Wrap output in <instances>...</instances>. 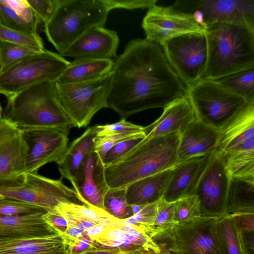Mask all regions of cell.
Instances as JSON below:
<instances>
[{"label":"cell","instance_id":"obj_51","mask_svg":"<svg viewBox=\"0 0 254 254\" xmlns=\"http://www.w3.org/2000/svg\"><path fill=\"white\" fill-rule=\"evenodd\" d=\"M153 240L159 246L160 251L159 254H175L170 247L169 239L165 236H157Z\"/></svg>","mask_w":254,"mask_h":254},{"label":"cell","instance_id":"obj_37","mask_svg":"<svg viewBox=\"0 0 254 254\" xmlns=\"http://www.w3.org/2000/svg\"><path fill=\"white\" fill-rule=\"evenodd\" d=\"M175 205L176 201L168 202L163 198L158 201L157 214L154 225L147 232L151 237L164 232L177 224L174 221Z\"/></svg>","mask_w":254,"mask_h":254},{"label":"cell","instance_id":"obj_55","mask_svg":"<svg viewBox=\"0 0 254 254\" xmlns=\"http://www.w3.org/2000/svg\"><path fill=\"white\" fill-rule=\"evenodd\" d=\"M246 24L248 26V27L250 29L254 37V25H253V24H251L250 23H246Z\"/></svg>","mask_w":254,"mask_h":254},{"label":"cell","instance_id":"obj_1","mask_svg":"<svg viewBox=\"0 0 254 254\" xmlns=\"http://www.w3.org/2000/svg\"><path fill=\"white\" fill-rule=\"evenodd\" d=\"M107 106L121 119L149 109H164L187 96L161 45L146 38L130 41L114 61Z\"/></svg>","mask_w":254,"mask_h":254},{"label":"cell","instance_id":"obj_23","mask_svg":"<svg viewBox=\"0 0 254 254\" xmlns=\"http://www.w3.org/2000/svg\"><path fill=\"white\" fill-rule=\"evenodd\" d=\"M215 152L219 155L254 136V100L247 101L219 130Z\"/></svg>","mask_w":254,"mask_h":254},{"label":"cell","instance_id":"obj_20","mask_svg":"<svg viewBox=\"0 0 254 254\" xmlns=\"http://www.w3.org/2000/svg\"><path fill=\"white\" fill-rule=\"evenodd\" d=\"M214 152L195 156L177 163L172 168V176L163 198L168 202H175L186 196L195 194L200 178Z\"/></svg>","mask_w":254,"mask_h":254},{"label":"cell","instance_id":"obj_9","mask_svg":"<svg viewBox=\"0 0 254 254\" xmlns=\"http://www.w3.org/2000/svg\"><path fill=\"white\" fill-rule=\"evenodd\" d=\"M167 8L193 20L206 31L217 22L254 25V0H179Z\"/></svg>","mask_w":254,"mask_h":254},{"label":"cell","instance_id":"obj_28","mask_svg":"<svg viewBox=\"0 0 254 254\" xmlns=\"http://www.w3.org/2000/svg\"><path fill=\"white\" fill-rule=\"evenodd\" d=\"M219 155L231 180L248 182L254 178V136Z\"/></svg>","mask_w":254,"mask_h":254},{"label":"cell","instance_id":"obj_45","mask_svg":"<svg viewBox=\"0 0 254 254\" xmlns=\"http://www.w3.org/2000/svg\"><path fill=\"white\" fill-rule=\"evenodd\" d=\"M109 9L124 8L134 9L150 8L156 5V0H105Z\"/></svg>","mask_w":254,"mask_h":254},{"label":"cell","instance_id":"obj_26","mask_svg":"<svg viewBox=\"0 0 254 254\" xmlns=\"http://www.w3.org/2000/svg\"><path fill=\"white\" fill-rule=\"evenodd\" d=\"M55 209L65 219L68 225L86 233L94 226L111 225L119 220L104 209L86 204L61 202Z\"/></svg>","mask_w":254,"mask_h":254},{"label":"cell","instance_id":"obj_49","mask_svg":"<svg viewBox=\"0 0 254 254\" xmlns=\"http://www.w3.org/2000/svg\"><path fill=\"white\" fill-rule=\"evenodd\" d=\"M95 241L84 239L75 242L70 245L69 254H82L96 248L94 246Z\"/></svg>","mask_w":254,"mask_h":254},{"label":"cell","instance_id":"obj_52","mask_svg":"<svg viewBox=\"0 0 254 254\" xmlns=\"http://www.w3.org/2000/svg\"><path fill=\"white\" fill-rule=\"evenodd\" d=\"M0 254H9L0 253ZM25 254H69V247L67 244L54 249L40 252L38 253Z\"/></svg>","mask_w":254,"mask_h":254},{"label":"cell","instance_id":"obj_32","mask_svg":"<svg viewBox=\"0 0 254 254\" xmlns=\"http://www.w3.org/2000/svg\"><path fill=\"white\" fill-rule=\"evenodd\" d=\"M217 231L224 254H245L241 233L230 214L218 219Z\"/></svg>","mask_w":254,"mask_h":254},{"label":"cell","instance_id":"obj_31","mask_svg":"<svg viewBox=\"0 0 254 254\" xmlns=\"http://www.w3.org/2000/svg\"><path fill=\"white\" fill-rule=\"evenodd\" d=\"M66 244L62 235L0 240V253L25 254L48 251Z\"/></svg>","mask_w":254,"mask_h":254},{"label":"cell","instance_id":"obj_10","mask_svg":"<svg viewBox=\"0 0 254 254\" xmlns=\"http://www.w3.org/2000/svg\"><path fill=\"white\" fill-rule=\"evenodd\" d=\"M161 46L170 64L187 87L202 78L208 58L205 33L181 34L166 40Z\"/></svg>","mask_w":254,"mask_h":254},{"label":"cell","instance_id":"obj_16","mask_svg":"<svg viewBox=\"0 0 254 254\" xmlns=\"http://www.w3.org/2000/svg\"><path fill=\"white\" fill-rule=\"evenodd\" d=\"M94 246L97 249L121 254L160 251L159 246L144 228L121 220L107 227L95 240Z\"/></svg>","mask_w":254,"mask_h":254},{"label":"cell","instance_id":"obj_47","mask_svg":"<svg viewBox=\"0 0 254 254\" xmlns=\"http://www.w3.org/2000/svg\"><path fill=\"white\" fill-rule=\"evenodd\" d=\"M43 217L45 221L59 234L63 235L66 231L68 223L56 209L47 212Z\"/></svg>","mask_w":254,"mask_h":254},{"label":"cell","instance_id":"obj_24","mask_svg":"<svg viewBox=\"0 0 254 254\" xmlns=\"http://www.w3.org/2000/svg\"><path fill=\"white\" fill-rule=\"evenodd\" d=\"M44 214L37 213L21 216L0 215V240L59 234L45 221L43 217Z\"/></svg>","mask_w":254,"mask_h":254},{"label":"cell","instance_id":"obj_46","mask_svg":"<svg viewBox=\"0 0 254 254\" xmlns=\"http://www.w3.org/2000/svg\"><path fill=\"white\" fill-rule=\"evenodd\" d=\"M239 197L241 206L246 212H254V186L247 182L241 183Z\"/></svg>","mask_w":254,"mask_h":254},{"label":"cell","instance_id":"obj_29","mask_svg":"<svg viewBox=\"0 0 254 254\" xmlns=\"http://www.w3.org/2000/svg\"><path fill=\"white\" fill-rule=\"evenodd\" d=\"M96 126L90 127L68 146L58 164L63 178L73 184L77 172L85 157L94 151V140L97 135Z\"/></svg>","mask_w":254,"mask_h":254},{"label":"cell","instance_id":"obj_4","mask_svg":"<svg viewBox=\"0 0 254 254\" xmlns=\"http://www.w3.org/2000/svg\"><path fill=\"white\" fill-rule=\"evenodd\" d=\"M7 99L2 112L20 128L52 127L69 131L74 127L61 103L56 81L33 85Z\"/></svg>","mask_w":254,"mask_h":254},{"label":"cell","instance_id":"obj_6","mask_svg":"<svg viewBox=\"0 0 254 254\" xmlns=\"http://www.w3.org/2000/svg\"><path fill=\"white\" fill-rule=\"evenodd\" d=\"M70 62L45 49L0 71V92L6 98L33 85L57 81Z\"/></svg>","mask_w":254,"mask_h":254},{"label":"cell","instance_id":"obj_56","mask_svg":"<svg viewBox=\"0 0 254 254\" xmlns=\"http://www.w3.org/2000/svg\"><path fill=\"white\" fill-rule=\"evenodd\" d=\"M245 182H246V181H245ZM247 182L252 184L253 186H254V178L253 179H252V180H251L250 181H248Z\"/></svg>","mask_w":254,"mask_h":254},{"label":"cell","instance_id":"obj_22","mask_svg":"<svg viewBox=\"0 0 254 254\" xmlns=\"http://www.w3.org/2000/svg\"><path fill=\"white\" fill-rule=\"evenodd\" d=\"M218 138V129L194 119L181 134L177 149L178 162L215 151Z\"/></svg>","mask_w":254,"mask_h":254},{"label":"cell","instance_id":"obj_33","mask_svg":"<svg viewBox=\"0 0 254 254\" xmlns=\"http://www.w3.org/2000/svg\"><path fill=\"white\" fill-rule=\"evenodd\" d=\"M215 81L246 101L254 100V65Z\"/></svg>","mask_w":254,"mask_h":254},{"label":"cell","instance_id":"obj_48","mask_svg":"<svg viewBox=\"0 0 254 254\" xmlns=\"http://www.w3.org/2000/svg\"><path fill=\"white\" fill-rule=\"evenodd\" d=\"M241 232H254V212L230 214Z\"/></svg>","mask_w":254,"mask_h":254},{"label":"cell","instance_id":"obj_19","mask_svg":"<svg viewBox=\"0 0 254 254\" xmlns=\"http://www.w3.org/2000/svg\"><path fill=\"white\" fill-rule=\"evenodd\" d=\"M105 165L93 151L83 160L72 184L87 205L104 209V196L109 189L105 181Z\"/></svg>","mask_w":254,"mask_h":254},{"label":"cell","instance_id":"obj_42","mask_svg":"<svg viewBox=\"0 0 254 254\" xmlns=\"http://www.w3.org/2000/svg\"><path fill=\"white\" fill-rule=\"evenodd\" d=\"M96 127L97 136L114 133L143 132V127L127 121L126 119H121L111 124L97 125Z\"/></svg>","mask_w":254,"mask_h":254},{"label":"cell","instance_id":"obj_50","mask_svg":"<svg viewBox=\"0 0 254 254\" xmlns=\"http://www.w3.org/2000/svg\"><path fill=\"white\" fill-rule=\"evenodd\" d=\"M245 254H254V232H241Z\"/></svg>","mask_w":254,"mask_h":254},{"label":"cell","instance_id":"obj_34","mask_svg":"<svg viewBox=\"0 0 254 254\" xmlns=\"http://www.w3.org/2000/svg\"><path fill=\"white\" fill-rule=\"evenodd\" d=\"M104 209L121 220L124 221L132 217L133 212L127 201L126 188H109L104 196Z\"/></svg>","mask_w":254,"mask_h":254},{"label":"cell","instance_id":"obj_38","mask_svg":"<svg viewBox=\"0 0 254 254\" xmlns=\"http://www.w3.org/2000/svg\"><path fill=\"white\" fill-rule=\"evenodd\" d=\"M47 212L46 209L28 202L0 196V216H21Z\"/></svg>","mask_w":254,"mask_h":254},{"label":"cell","instance_id":"obj_21","mask_svg":"<svg viewBox=\"0 0 254 254\" xmlns=\"http://www.w3.org/2000/svg\"><path fill=\"white\" fill-rule=\"evenodd\" d=\"M196 119L187 96L171 102L163 109L161 116L149 125L143 127L144 140L179 132L181 134L189 124Z\"/></svg>","mask_w":254,"mask_h":254},{"label":"cell","instance_id":"obj_41","mask_svg":"<svg viewBox=\"0 0 254 254\" xmlns=\"http://www.w3.org/2000/svg\"><path fill=\"white\" fill-rule=\"evenodd\" d=\"M157 202L130 205L133 215L124 221L141 227L147 232L154 225L157 214Z\"/></svg>","mask_w":254,"mask_h":254},{"label":"cell","instance_id":"obj_25","mask_svg":"<svg viewBox=\"0 0 254 254\" xmlns=\"http://www.w3.org/2000/svg\"><path fill=\"white\" fill-rule=\"evenodd\" d=\"M172 174V168L137 180L126 188L129 205L148 204L162 199Z\"/></svg>","mask_w":254,"mask_h":254},{"label":"cell","instance_id":"obj_2","mask_svg":"<svg viewBox=\"0 0 254 254\" xmlns=\"http://www.w3.org/2000/svg\"><path fill=\"white\" fill-rule=\"evenodd\" d=\"M181 133L143 139L117 162L105 166L106 184L111 189L126 188L143 178L172 168L178 159Z\"/></svg>","mask_w":254,"mask_h":254},{"label":"cell","instance_id":"obj_11","mask_svg":"<svg viewBox=\"0 0 254 254\" xmlns=\"http://www.w3.org/2000/svg\"><path fill=\"white\" fill-rule=\"evenodd\" d=\"M37 173H26L23 183L15 187H0V196L25 201L52 211L61 202L86 204L75 190ZM87 205V204H86Z\"/></svg>","mask_w":254,"mask_h":254},{"label":"cell","instance_id":"obj_35","mask_svg":"<svg viewBox=\"0 0 254 254\" xmlns=\"http://www.w3.org/2000/svg\"><path fill=\"white\" fill-rule=\"evenodd\" d=\"M45 49H33L0 41V71L27 57L40 53Z\"/></svg>","mask_w":254,"mask_h":254},{"label":"cell","instance_id":"obj_53","mask_svg":"<svg viewBox=\"0 0 254 254\" xmlns=\"http://www.w3.org/2000/svg\"><path fill=\"white\" fill-rule=\"evenodd\" d=\"M82 254H121L119 252L95 248Z\"/></svg>","mask_w":254,"mask_h":254},{"label":"cell","instance_id":"obj_54","mask_svg":"<svg viewBox=\"0 0 254 254\" xmlns=\"http://www.w3.org/2000/svg\"><path fill=\"white\" fill-rule=\"evenodd\" d=\"M159 253H157L154 251H148L141 253H138L135 254H159Z\"/></svg>","mask_w":254,"mask_h":254},{"label":"cell","instance_id":"obj_7","mask_svg":"<svg viewBox=\"0 0 254 254\" xmlns=\"http://www.w3.org/2000/svg\"><path fill=\"white\" fill-rule=\"evenodd\" d=\"M113 72L92 80L59 84V98L74 127H87L107 102L113 80ZM57 83V82H56Z\"/></svg>","mask_w":254,"mask_h":254},{"label":"cell","instance_id":"obj_17","mask_svg":"<svg viewBox=\"0 0 254 254\" xmlns=\"http://www.w3.org/2000/svg\"><path fill=\"white\" fill-rule=\"evenodd\" d=\"M142 27L146 38L161 45L176 36L190 32L206 33L193 20L169 11L166 7H150L143 19Z\"/></svg>","mask_w":254,"mask_h":254},{"label":"cell","instance_id":"obj_18","mask_svg":"<svg viewBox=\"0 0 254 254\" xmlns=\"http://www.w3.org/2000/svg\"><path fill=\"white\" fill-rule=\"evenodd\" d=\"M119 39L117 33L104 26L92 28L59 53L63 57L112 59L117 58Z\"/></svg>","mask_w":254,"mask_h":254},{"label":"cell","instance_id":"obj_14","mask_svg":"<svg viewBox=\"0 0 254 254\" xmlns=\"http://www.w3.org/2000/svg\"><path fill=\"white\" fill-rule=\"evenodd\" d=\"M21 129L28 148L26 173H37L47 163L61 162L68 146L69 130L52 127Z\"/></svg>","mask_w":254,"mask_h":254},{"label":"cell","instance_id":"obj_39","mask_svg":"<svg viewBox=\"0 0 254 254\" xmlns=\"http://www.w3.org/2000/svg\"><path fill=\"white\" fill-rule=\"evenodd\" d=\"M145 137L143 132H119L96 136L94 140V151L104 161L107 152L118 143L127 140Z\"/></svg>","mask_w":254,"mask_h":254},{"label":"cell","instance_id":"obj_40","mask_svg":"<svg viewBox=\"0 0 254 254\" xmlns=\"http://www.w3.org/2000/svg\"><path fill=\"white\" fill-rule=\"evenodd\" d=\"M0 41L38 50H44V43L38 34H31L10 29L0 25Z\"/></svg>","mask_w":254,"mask_h":254},{"label":"cell","instance_id":"obj_30","mask_svg":"<svg viewBox=\"0 0 254 254\" xmlns=\"http://www.w3.org/2000/svg\"><path fill=\"white\" fill-rule=\"evenodd\" d=\"M114 64L112 59L74 60L70 63L56 82L63 84L97 79L111 72Z\"/></svg>","mask_w":254,"mask_h":254},{"label":"cell","instance_id":"obj_12","mask_svg":"<svg viewBox=\"0 0 254 254\" xmlns=\"http://www.w3.org/2000/svg\"><path fill=\"white\" fill-rule=\"evenodd\" d=\"M217 218L200 216L167 230L175 254H224L217 231Z\"/></svg>","mask_w":254,"mask_h":254},{"label":"cell","instance_id":"obj_36","mask_svg":"<svg viewBox=\"0 0 254 254\" xmlns=\"http://www.w3.org/2000/svg\"><path fill=\"white\" fill-rule=\"evenodd\" d=\"M200 216H202L200 201L196 194L187 195L176 201L174 221L177 224Z\"/></svg>","mask_w":254,"mask_h":254},{"label":"cell","instance_id":"obj_3","mask_svg":"<svg viewBox=\"0 0 254 254\" xmlns=\"http://www.w3.org/2000/svg\"><path fill=\"white\" fill-rule=\"evenodd\" d=\"M205 34L208 58L202 79L217 80L254 65V37L246 23H215Z\"/></svg>","mask_w":254,"mask_h":254},{"label":"cell","instance_id":"obj_15","mask_svg":"<svg viewBox=\"0 0 254 254\" xmlns=\"http://www.w3.org/2000/svg\"><path fill=\"white\" fill-rule=\"evenodd\" d=\"M230 184L224 162L215 151L195 192L200 201L202 216L219 218L228 214Z\"/></svg>","mask_w":254,"mask_h":254},{"label":"cell","instance_id":"obj_43","mask_svg":"<svg viewBox=\"0 0 254 254\" xmlns=\"http://www.w3.org/2000/svg\"><path fill=\"white\" fill-rule=\"evenodd\" d=\"M40 22L47 23L54 15L59 0H27Z\"/></svg>","mask_w":254,"mask_h":254},{"label":"cell","instance_id":"obj_27","mask_svg":"<svg viewBox=\"0 0 254 254\" xmlns=\"http://www.w3.org/2000/svg\"><path fill=\"white\" fill-rule=\"evenodd\" d=\"M39 19L27 0H0V25L36 34Z\"/></svg>","mask_w":254,"mask_h":254},{"label":"cell","instance_id":"obj_5","mask_svg":"<svg viewBox=\"0 0 254 254\" xmlns=\"http://www.w3.org/2000/svg\"><path fill=\"white\" fill-rule=\"evenodd\" d=\"M110 11L105 0H59L45 33L60 53L90 29L104 26Z\"/></svg>","mask_w":254,"mask_h":254},{"label":"cell","instance_id":"obj_8","mask_svg":"<svg viewBox=\"0 0 254 254\" xmlns=\"http://www.w3.org/2000/svg\"><path fill=\"white\" fill-rule=\"evenodd\" d=\"M196 119L219 130L247 101L215 80L201 79L187 87Z\"/></svg>","mask_w":254,"mask_h":254},{"label":"cell","instance_id":"obj_13","mask_svg":"<svg viewBox=\"0 0 254 254\" xmlns=\"http://www.w3.org/2000/svg\"><path fill=\"white\" fill-rule=\"evenodd\" d=\"M28 149L22 129L0 109V187H15L23 183Z\"/></svg>","mask_w":254,"mask_h":254},{"label":"cell","instance_id":"obj_44","mask_svg":"<svg viewBox=\"0 0 254 254\" xmlns=\"http://www.w3.org/2000/svg\"><path fill=\"white\" fill-rule=\"evenodd\" d=\"M143 138H135L122 141L113 147L104 159L105 166L113 164L137 145Z\"/></svg>","mask_w":254,"mask_h":254}]
</instances>
